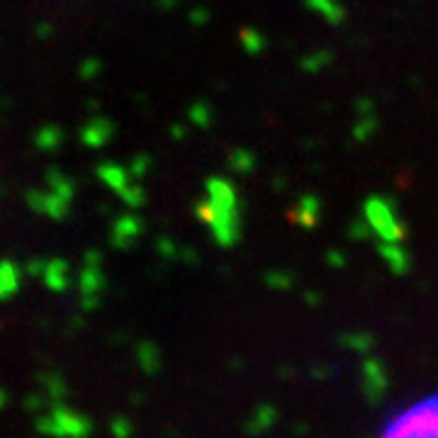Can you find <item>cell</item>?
<instances>
[{
	"instance_id": "cell-1",
	"label": "cell",
	"mask_w": 438,
	"mask_h": 438,
	"mask_svg": "<svg viewBox=\"0 0 438 438\" xmlns=\"http://www.w3.org/2000/svg\"><path fill=\"white\" fill-rule=\"evenodd\" d=\"M207 198L198 202V214L210 224L212 234L221 244H231L236 239V190L226 178H210L205 183Z\"/></svg>"
},
{
	"instance_id": "cell-2",
	"label": "cell",
	"mask_w": 438,
	"mask_h": 438,
	"mask_svg": "<svg viewBox=\"0 0 438 438\" xmlns=\"http://www.w3.org/2000/svg\"><path fill=\"white\" fill-rule=\"evenodd\" d=\"M380 438H438V397L424 399L385 426Z\"/></svg>"
},
{
	"instance_id": "cell-3",
	"label": "cell",
	"mask_w": 438,
	"mask_h": 438,
	"mask_svg": "<svg viewBox=\"0 0 438 438\" xmlns=\"http://www.w3.org/2000/svg\"><path fill=\"white\" fill-rule=\"evenodd\" d=\"M93 429L95 426L88 416L78 414L63 402H56L54 409L44 416H37V431L51 438H91Z\"/></svg>"
},
{
	"instance_id": "cell-4",
	"label": "cell",
	"mask_w": 438,
	"mask_h": 438,
	"mask_svg": "<svg viewBox=\"0 0 438 438\" xmlns=\"http://www.w3.org/2000/svg\"><path fill=\"white\" fill-rule=\"evenodd\" d=\"M105 288V273H103V256L100 251L91 249L86 253V266L78 276V290H81L83 309H95L100 304V292Z\"/></svg>"
},
{
	"instance_id": "cell-5",
	"label": "cell",
	"mask_w": 438,
	"mask_h": 438,
	"mask_svg": "<svg viewBox=\"0 0 438 438\" xmlns=\"http://www.w3.org/2000/svg\"><path fill=\"white\" fill-rule=\"evenodd\" d=\"M366 217L375 226L378 234H382L385 239L394 241L402 236V226H399L397 212H394V205L385 198H371L366 202Z\"/></svg>"
},
{
	"instance_id": "cell-6",
	"label": "cell",
	"mask_w": 438,
	"mask_h": 438,
	"mask_svg": "<svg viewBox=\"0 0 438 438\" xmlns=\"http://www.w3.org/2000/svg\"><path fill=\"white\" fill-rule=\"evenodd\" d=\"M25 200H27V205L34 212L44 214V217L54 219V221H61L68 217V210H71V202L68 200L59 198L56 193H41V190H27V195H25Z\"/></svg>"
},
{
	"instance_id": "cell-7",
	"label": "cell",
	"mask_w": 438,
	"mask_h": 438,
	"mask_svg": "<svg viewBox=\"0 0 438 438\" xmlns=\"http://www.w3.org/2000/svg\"><path fill=\"white\" fill-rule=\"evenodd\" d=\"M115 131H117V127H115L112 120L95 117L81 129V141L86 146H91V149H100V146H105L108 141H112Z\"/></svg>"
},
{
	"instance_id": "cell-8",
	"label": "cell",
	"mask_w": 438,
	"mask_h": 438,
	"mask_svg": "<svg viewBox=\"0 0 438 438\" xmlns=\"http://www.w3.org/2000/svg\"><path fill=\"white\" fill-rule=\"evenodd\" d=\"M44 283L51 292H66L68 283H71V271H68V263L61 261V258H54V261L44 263Z\"/></svg>"
},
{
	"instance_id": "cell-9",
	"label": "cell",
	"mask_w": 438,
	"mask_h": 438,
	"mask_svg": "<svg viewBox=\"0 0 438 438\" xmlns=\"http://www.w3.org/2000/svg\"><path fill=\"white\" fill-rule=\"evenodd\" d=\"M139 231H141V221L136 217H131V214H124V217H120L117 221H115L110 239H112V246L127 249V246L139 236Z\"/></svg>"
},
{
	"instance_id": "cell-10",
	"label": "cell",
	"mask_w": 438,
	"mask_h": 438,
	"mask_svg": "<svg viewBox=\"0 0 438 438\" xmlns=\"http://www.w3.org/2000/svg\"><path fill=\"white\" fill-rule=\"evenodd\" d=\"M98 176L103 183H108L110 188L115 190V193L122 198V195L127 193V190L131 188L129 183V171L122 166H115V163H103V166H98Z\"/></svg>"
},
{
	"instance_id": "cell-11",
	"label": "cell",
	"mask_w": 438,
	"mask_h": 438,
	"mask_svg": "<svg viewBox=\"0 0 438 438\" xmlns=\"http://www.w3.org/2000/svg\"><path fill=\"white\" fill-rule=\"evenodd\" d=\"M20 292V268L13 261H0V302H8Z\"/></svg>"
},
{
	"instance_id": "cell-12",
	"label": "cell",
	"mask_w": 438,
	"mask_h": 438,
	"mask_svg": "<svg viewBox=\"0 0 438 438\" xmlns=\"http://www.w3.org/2000/svg\"><path fill=\"white\" fill-rule=\"evenodd\" d=\"M46 186H49L51 193H56L59 198L68 200V202H73V198H76V181L71 176H66L61 168H49L46 171Z\"/></svg>"
},
{
	"instance_id": "cell-13",
	"label": "cell",
	"mask_w": 438,
	"mask_h": 438,
	"mask_svg": "<svg viewBox=\"0 0 438 438\" xmlns=\"http://www.w3.org/2000/svg\"><path fill=\"white\" fill-rule=\"evenodd\" d=\"M61 141H63V134L59 127H54V124L41 127L34 134V144H37V149H41V151H56L61 146Z\"/></svg>"
},
{
	"instance_id": "cell-14",
	"label": "cell",
	"mask_w": 438,
	"mask_h": 438,
	"mask_svg": "<svg viewBox=\"0 0 438 438\" xmlns=\"http://www.w3.org/2000/svg\"><path fill=\"white\" fill-rule=\"evenodd\" d=\"M307 5L314 10V13H319L326 22L339 25L341 20H344V8H341L336 0H307Z\"/></svg>"
},
{
	"instance_id": "cell-15",
	"label": "cell",
	"mask_w": 438,
	"mask_h": 438,
	"mask_svg": "<svg viewBox=\"0 0 438 438\" xmlns=\"http://www.w3.org/2000/svg\"><path fill=\"white\" fill-rule=\"evenodd\" d=\"M41 385H44L46 397L54 399V402H63V399L68 397L66 380H63L61 375H56V373H46V375H41Z\"/></svg>"
},
{
	"instance_id": "cell-16",
	"label": "cell",
	"mask_w": 438,
	"mask_h": 438,
	"mask_svg": "<svg viewBox=\"0 0 438 438\" xmlns=\"http://www.w3.org/2000/svg\"><path fill=\"white\" fill-rule=\"evenodd\" d=\"M253 163H256V158H253L251 151H246V149H234L229 154V168L234 173H249V171H253Z\"/></svg>"
},
{
	"instance_id": "cell-17",
	"label": "cell",
	"mask_w": 438,
	"mask_h": 438,
	"mask_svg": "<svg viewBox=\"0 0 438 438\" xmlns=\"http://www.w3.org/2000/svg\"><path fill=\"white\" fill-rule=\"evenodd\" d=\"M241 41H244V46H246L249 54H258V51L266 46V37H263L258 30H244L241 32Z\"/></svg>"
},
{
	"instance_id": "cell-18",
	"label": "cell",
	"mask_w": 438,
	"mask_h": 438,
	"mask_svg": "<svg viewBox=\"0 0 438 438\" xmlns=\"http://www.w3.org/2000/svg\"><path fill=\"white\" fill-rule=\"evenodd\" d=\"M151 156L149 154H136L134 158H131V163H129V176H134V178H141V176H146L149 173V168H151Z\"/></svg>"
},
{
	"instance_id": "cell-19",
	"label": "cell",
	"mask_w": 438,
	"mask_h": 438,
	"mask_svg": "<svg viewBox=\"0 0 438 438\" xmlns=\"http://www.w3.org/2000/svg\"><path fill=\"white\" fill-rule=\"evenodd\" d=\"M190 120H193L195 124L200 127H210V122H212V110L207 108V105H193V110H190Z\"/></svg>"
},
{
	"instance_id": "cell-20",
	"label": "cell",
	"mask_w": 438,
	"mask_h": 438,
	"mask_svg": "<svg viewBox=\"0 0 438 438\" xmlns=\"http://www.w3.org/2000/svg\"><path fill=\"white\" fill-rule=\"evenodd\" d=\"M100 63L98 59H86L81 63V68H78V76L83 78V81H93L95 76H100Z\"/></svg>"
},
{
	"instance_id": "cell-21",
	"label": "cell",
	"mask_w": 438,
	"mask_h": 438,
	"mask_svg": "<svg viewBox=\"0 0 438 438\" xmlns=\"http://www.w3.org/2000/svg\"><path fill=\"white\" fill-rule=\"evenodd\" d=\"M329 61V54L326 51H321V54H312V56H307V59L302 61V66H304V71H319L324 63Z\"/></svg>"
},
{
	"instance_id": "cell-22",
	"label": "cell",
	"mask_w": 438,
	"mask_h": 438,
	"mask_svg": "<svg viewBox=\"0 0 438 438\" xmlns=\"http://www.w3.org/2000/svg\"><path fill=\"white\" fill-rule=\"evenodd\" d=\"M207 18H210V13H207V10H202V8H198V13L190 15V20H193V22H198V25L207 22Z\"/></svg>"
},
{
	"instance_id": "cell-23",
	"label": "cell",
	"mask_w": 438,
	"mask_h": 438,
	"mask_svg": "<svg viewBox=\"0 0 438 438\" xmlns=\"http://www.w3.org/2000/svg\"><path fill=\"white\" fill-rule=\"evenodd\" d=\"M8 404V394H5V389L0 387V407H5Z\"/></svg>"
}]
</instances>
